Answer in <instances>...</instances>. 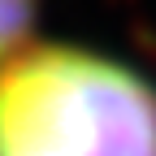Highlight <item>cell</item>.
<instances>
[{
    "label": "cell",
    "instance_id": "cell-1",
    "mask_svg": "<svg viewBox=\"0 0 156 156\" xmlns=\"http://www.w3.org/2000/svg\"><path fill=\"white\" fill-rule=\"evenodd\" d=\"M0 156H156V78L104 48L35 39L0 65Z\"/></svg>",
    "mask_w": 156,
    "mask_h": 156
},
{
    "label": "cell",
    "instance_id": "cell-2",
    "mask_svg": "<svg viewBox=\"0 0 156 156\" xmlns=\"http://www.w3.org/2000/svg\"><path fill=\"white\" fill-rule=\"evenodd\" d=\"M39 5H44V0H0V65L30 44Z\"/></svg>",
    "mask_w": 156,
    "mask_h": 156
}]
</instances>
